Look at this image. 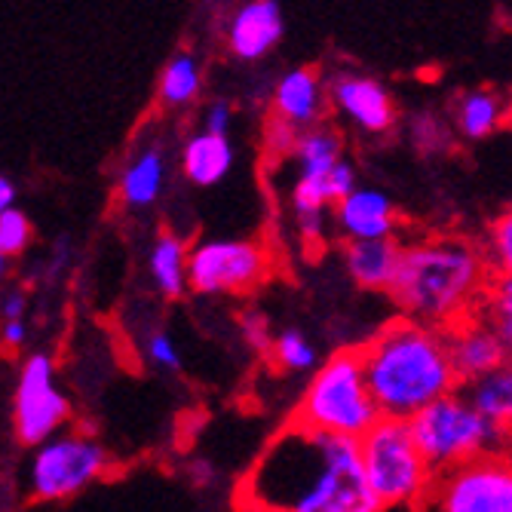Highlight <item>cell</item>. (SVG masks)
<instances>
[{
    "mask_svg": "<svg viewBox=\"0 0 512 512\" xmlns=\"http://www.w3.org/2000/svg\"><path fill=\"white\" fill-rule=\"evenodd\" d=\"M246 512H381L353 439L301 424L279 430L240 485Z\"/></svg>",
    "mask_w": 512,
    "mask_h": 512,
    "instance_id": "cell-1",
    "label": "cell"
},
{
    "mask_svg": "<svg viewBox=\"0 0 512 512\" xmlns=\"http://www.w3.org/2000/svg\"><path fill=\"white\" fill-rule=\"evenodd\" d=\"M362 378L378 414L408 424L417 411L457 390L448 335L430 325L396 319L362 350Z\"/></svg>",
    "mask_w": 512,
    "mask_h": 512,
    "instance_id": "cell-2",
    "label": "cell"
},
{
    "mask_svg": "<svg viewBox=\"0 0 512 512\" xmlns=\"http://www.w3.org/2000/svg\"><path fill=\"white\" fill-rule=\"evenodd\" d=\"M482 273L485 264L470 243L430 240L402 249L390 292L405 319L436 329L470 304L482 286Z\"/></svg>",
    "mask_w": 512,
    "mask_h": 512,
    "instance_id": "cell-3",
    "label": "cell"
},
{
    "mask_svg": "<svg viewBox=\"0 0 512 512\" xmlns=\"http://www.w3.org/2000/svg\"><path fill=\"white\" fill-rule=\"evenodd\" d=\"M381 421L362 378L359 350H341L316 365L292 424L359 442Z\"/></svg>",
    "mask_w": 512,
    "mask_h": 512,
    "instance_id": "cell-4",
    "label": "cell"
},
{
    "mask_svg": "<svg viewBox=\"0 0 512 512\" xmlns=\"http://www.w3.org/2000/svg\"><path fill=\"white\" fill-rule=\"evenodd\" d=\"M408 433L433 476L476 457L506 454L509 442V430L485 421L457 390L417 411L408 421Z\"/></svg>",
    "mask_w": 512,
    "mask_h": 512,
    "instance_id": "cell-5",
    "label": "cell"
},
{
    "mask_svg": "<svg viewBox=\"0 0 512 512\" xmlns=\"http://www.w3.org/2000/svg\"><path fill=\"white\" fill-rule=\"evenodd\" d=\"M356 445L365 485L371 488L381 509L417 503V497L427 491L433 473L424 463L421 451L414 448L408 424L381 417Z\"/></svg>",
    "mask_w": 512,
    "mask_h": 512,
    "instance_id": "cell-6",
    "label": "cell"
},
{
    "mask_svg": "<svg viewBox=\"0 0 512 512\" xmlns=\"http://www.w3.org/2000/svg\"><path fill=\"white\" fill-rule=\"evenodd\" d=\"M414 506L417 512H512V470L506 454L476 457L436 473Z\"/></svg>",
    "mask_w": 512,
    "mask_h": 512,
    "instance_id": "cell-7",
    "label": "cell"
},
{
    "mask_svg": "<svg viewBox=\"0 0 512 512\" xmlns=\"http://www.w3.org/2000/svg\"><path fill=\"white\" fill-rule=\"evenodd\" d=\"M108 467V451L83 433H56L37 445L31 460V491L43 500H65L96 482Z\"/></svg>",
    "mask_w": 512,
    "mask_h": 512,
    "instance_id": "cell-8",
    "label": "cell"
},
{
    "mask_svg": "<svg viewBox=\"0 0 512 512\" xmlns=\"http://www.w3.org/2000/svg\"><path fill=\"white\" fill-rule=\"evenodd\" d=\"M267 273V252L249 240H209L188 252V286L203 295L249 292Z\"/></svg>",
    "mask_w": 512,
    "mask_h": 512,
    "instance_id": "cell-9",
    "label": "cell"
},
{
    "mask_svg": "<svg viewBox=\"0 0 512 512\" xmlns=\"http://www.w3.org/2000/svg\"><path fill=\"white\" fill-rule=\"evenodd\" d=\"M71 417V405L56 381V362L46 353H34L19 375L16 387V433L25 445H43L53 439Z\"/></svg>",
    "mask_w": 512,
    "mask_h": 512,
    "instance_id": "cell-10",
    "label": "cell"
},
{
    "mask_svg": "<svg viewBox=\"0 0 512 512\" xmlns=\"http://www.w3.org/2000/svg\"><path fill=\"white\" fill-rule=\"evenodd\" d=\"M325 96L341 111V117H347L362 132H387L396 120L390 92L375 77L338 74L325 86Z\"/></svg>",
    "mask_w": 512,
    "mask_h": 512,
    "instance_id": "cell-11",
    "label": "cell"
},
{
    "mask_svg": "<svg viewBox=\"0 0 512 512\" xmlns=\"http://www.w3.org/2000/svg\"><path fill=\"white\" fill-rule=\"evenodd\" d=\"M286 19L276 0H249L227 22V46L243 62H258L283 40Z\"/></svg>",
    "mask_w": 512,
    "mask_h": 512,
    "instance_id": "cell-12",
    "label": "cell"
},
{
    "mask_svg": "<svg viewBox=\"0 0 512 512\" xmlns=\"http://www.w3.org/2000/svg\"><path fill=\"white\" fill-rule=\"evenodd\" d=\"M325 108H329V96H325V83L313 68H295L273 86V120L292 126L295 132L319 126Z\"/></svg>",
    "mask_w": 512,
    "mask_h": 512,
    "instance_id": "cell-13",
    "label": "cell"
},
{
    "mask_svg": "<svg viewBox=\"0 0 512 512\" xmlns=\"http://www.w3.org/2000/svg\"><path fill=\"white\" fill-rule=\"evenodd\" d=\"M335 221L350 243L390 240L396 230V209L387 194L375 188H356L350 197L335 203Z\"/></svg>",
    "mask_w": 512,
    "mask_h": 512,
    "instance_id": "cell-14",
    "label": "cell"
},
{
    "mask_svg": "<svg viewBox=\"0 0 512 512\" xmlns=\"http://www.w3.org/2000/svg\"><path fill=\"white\" fill-rule=\"evenodd\" d=\"M448 356L457 384H473L500 368H509V344H503V338L494 329H488V325H473V329L451 335Z\"/></svg>",
    "mask_w": 512,
    "mask_h": 512,
    "instance_id": "cell-15",
    "label": "cell"
},
{
    "mask_svg": "<svg viewBox=\"0 0 512 512\" xmlns=\"http://www.w3.org/2000/svg\"><path fill=\"white\" fill-rule=\"evenodd\" d=\"M169 178V160L160 145H145L120 172V197L132 209H148L154 206Z\"/></svg>",
    "mask_w": 512,
    "mask_h": 512,
    "instance_id": "cell-16",
    "label": "cell"
},
{
    "mask_svg": "<svg viewBox=\"0 0 512 512\" xmlns=\"http://www.w3.org/2000/svg\"><path fill=\"white\" fill-rule=\"evenodd\" d=\"M234 145L227 135H209L197 132L184 142L181 151V172L188 175L197 188H215L218 181L227 178V172L234 169Z\"/></svg>",
    "mask_w": 512,
    "mask_h": 512,
    "instance_id": "cell-17",
    "label": "cell"
},
{
    "mask_svg": "<svg viewBox=\"0 0 512 512\" xmlns=\"http://www.w3.org/2000/svg\"><path fill=\"white\" fill-rule=\"evenodd\" d=\"M402 246L396 240H368V243H347L344 261L350 276L362 289H387L393 286L399 270Z\"/></svg>",
    "mask_w": 512,
    "mask_h": 512,
    "instance_id": "cell-18",
    "label": "cell"
},
{
    "mask_svg": "<svg viewBox=\"0 0 512 512\" xmlns=\"http://www.w3.org/2000/svg\"><path fill=\"white\" fill-rule=\"evenodd\" d=\"M148 270L166 298H178L188 289V249L175 234H160L148 252Z\"/></svg>",
    "mask_w": 512,
    "mask_h": 512,
    "instance_id": "cell-19",
    "label": "cell"
},
{
    "mask_svg": "<svg viewBox=\"0 0 512 512\" xmlns=\"http://www.w3.org/2000/svg\"><path fill=\"white\" fill-rule=\"evenodd\" d=\"M470 402V408L476 414H482L485 421L506 427L509 430V417H512V375L509 368H500L494 375H485L473 384H467V390L460 393Z\"/></svg>",
    "mask_w": 512,
    "mask_h": 512,
    "instance_id": "cell-20",
    "label": "cell"
},
{
    "mask_svg": "<svg viewBox=\"0 0 512 512\" xmlns=\"http://www.w3.org/2000/svg\"><path fill=\"white\" fill-rule=\"evenodd\" d=\"M157 89H160V102L166 108H184V105L197 102L200 89H203V65H200V59L194 53H188V50L175 53L166 62Z\"/></svg>",
    "mask_w": 512,
    "mask_h": 512,
    "instance_id": "cell-21",
    "label": "cell"
},
{
    "mask_svg": "<svg viewBox=\"0 0 512 512\" xmlns=\"http://www.w3.org/2000/svg\"><path fill=\"white\" fill-rule=\"evenodd\" d=\"M506 108L497 92L476 89L457 102V129L467 138H488L503 126Z\"/></svg>",
    "mask_w": 512,
    "mask_h": 512,
    "instance_id": "cell-22",
    "label": "cell"
},
{
    "mask_svg": "<svg viewBox=\"0 0 512 512\" xmlns=\"http://www.w3.org/2000/svg\"><path fill=\"white\" fill-rule=\"evenodd\" d=\"M341 135L329 126H313L304 129L295 142V160L301 166V175H325L338 160H344L341 154Z\"/></svg>",
    "mask_w": 512,
    "mask_h": 512,
    "instance_id": "cell-23",
    "label": "cell"
},
{
    "mask_svg": "<svg viewBox=\"0 0 512 512\" xmlns=\"http://www.w3.org/2000/svg\"><path fill=\"white\" fill-rule=\"evenodd\" d=\"M273 353H276L279 365L289 368V371H310V368H316V362H319L316 347H313L298 329L279 332V338H276V344H273Z\"/></svg>",
    "mask_w": 512,
    "mask_h": 512,
    "instance_id": "cell-24",
    "label": "cell"
},
{
    "mask_svg": "<svg viewBox=\"0 0 512 512\" xmlns=\"http://www.w3.org/2000/svg\"><path fill=\"white\" fill-rule=\"evenodd\" d=\"M31 243V221L22 209L0 212V258H16Z\"/></svg>",
    "mask_w": 512,
    "mask_h": 512,
    "instance_id": "cell-25",
    "label": "cell"
},
{
    "mask_svg": "<svg viewBox=\"0 0 512 512\" xmlns=\"http://www.w3.org/2000/svg\"><path fill=\"white\" fill-rule=\"evenodd\" d=\"M359 188L356 184V169L350 160H338L329 172H325V194H329V203H341L344 197H350Z\"/></svg>",
    "mask_w": 512,
    "mask_h": 512,
    "instance_id": "cell-26",
    "label": "cell"
},
{
    "mask_svg": "<svg viewBox=\"0 0 512 512\" xmlns=\"http://www.w3.org/2000/svg\"><path fill=\"white\" fill-rule=\"evenodd\" d=\"M145 353L157 368H166V371L181 368V353H178L175 341L166 332H148L145 335Z\"/></svg>",
    "mask_w": 512,
    "mask_h": 512,
    "instance_id": "cell-27",
    "label": "cell"
},
{
    "mask_svg": "<svg viewBox=\"0 0 512 512\" xmlns=\"http://www.w3.org/2000/svg\"><path fill=\"white\" fill-rule=\"evenodd\" d=\"M488 329H494L503 344L512 341V286H509V276L500 279L497 286V304H494V322L488 325Z\"/></svg>",
    "mask_w": 512,
    "mask_h": 512,
    "instance_id": "cell-28",
    "label": "cell"
},
{
    "mask_svg": "<svg viewBox=\"0 0 512 512\" xmlns=\"http://www.w3.org/2000/svg\"><path fill=\"white\" fill-rule=\"evenodd\" d=\"M491 252L497 255V267L509 276L512 267V215H500L491 227Z\"/></svg>",
    "mask_w": 512,
    "mask_h": 512,
    "instance_id": "cell-29",
    "label": "cell"
},
{
    "mask_svg": "<svg viewBox=\"0 0 512 512\" xmlns=\"http://www.w3.org/2000/svg\"><path fill=\"white\" fill-rule=\"evenodd\" d=\"M230 123H234V111H230L227 102H212L203 114V132L209 135H227Z\"/></svg>",
    "mask_w": 512,
    "mask_h": 512,
    "instance_id": "cell-30",
    "label": "cell"
},
{
    "mask_svg": "<svg viewBox=\"0 0 512 512\" xmlns=\"http://www.w3.org/2000/svg\"><path fill=\"white\" fill-rule=\"evenodd\" d=\"M298 135H301V132H295L292 126L273 120V126H270V148H276V154H292V151H295V142H298Z\"/></svg>",
    "mask_w": 512,
    "mask_h": 512,
    "instance_id": "cell-31",
    "label": "cell"
},
{
    "mask_svg": "<svg viewBox=\"0 0 512 512\" xmlns=\"http://www.w3.org/2000/svg\"><path fill=\"white\" fill-rule=\"evenodd\" d=\"M28 313V295L22 289L4 292V301H0V322L7 319H25Z\"/></svg>",
    "mask_w": 512,
    "mask_h": 512,
    "instance_id": "cell-32",
    "label": "cell"
},
{
    "mask_svg": "<svg viewBox=\"0 0 512 512\" xmlns=\"http://www.w3.org/2000/svg\"><path fill=\"white\" fill-rule=\"evenodd\" d=\"M28 338V329H25V319H7V322H0V344L4 347H22Z\"/></svg>",
    "mask_w": 512,
    "mask_h": 512,
    "instance_id": "cell-33",
    "label": "cell"
},
{
    "mask_svg": "<svg viewBox=\"0 0 512 512\" xmlns=\"http://www.w3.org/2000/svg\"><path fill=\"white\" fill-rule=\"evenodd\" d=\"M16 206V188H13V181L0 175V212H7Z\"/></svg>",
    "mask_w": 512,
    "mask_h": 512,
    "instance_id": "cell-34",
    "label": "cell"
},
{
    "mask_svg": "<svg viewBox=\"0 0 512 512\" xmlns=\"http://www.w3.org/2000/svg\"><path fill=\"white\" fill-rule=\"evenodd\" d=\"M7 267H10V264H7V258H0V279L7 276Z\"/></svg>",
    "mask_w": 512,
    "mask_h": 512,
    "instance_id": "cell-35",
    "label": "cell"
},
{
    "mask_svg": "<svg viewBox=\"0 0 512 512\" xmlns=\"http://www.w3.org/2000/svg\"><path fill=\"white\" fill-rule=\"evenodd\" d=\"M0 301H4V289H0Z\"/></svg>",
    "mask_w": 512,
    "mask_h": 512,
    "instance_id": "cell-36",
    "label": "cell"
}]
</instances>
